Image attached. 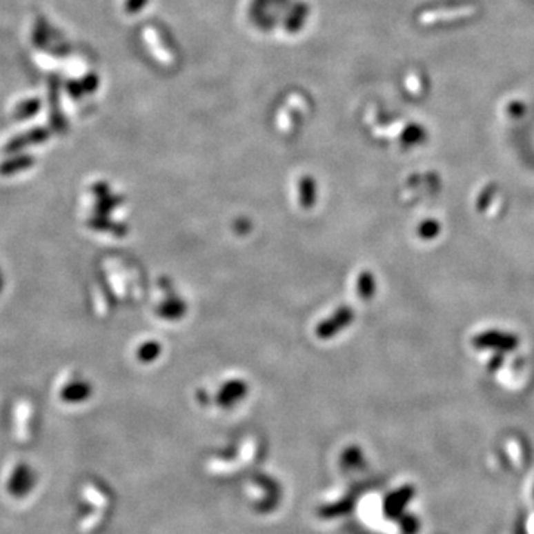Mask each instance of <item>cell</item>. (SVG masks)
I'll use <instances>...</instances> for the list:
<instances>
[{"instance_id": "6da1fadb", "label": "cell", "mask_w": 534, "mask_h": 534, "mask_svg": "<svg viewBox=\"0 0 534 534\" xmlns=\"http://www.w3.org/2000/svg\"><path fill=\"white\" fill-rule=\"evenodd\" d=\"M36 475L26 463H18L6 482V490L15 499L26 497L34 488Z\"/></svg>"}, {"instance_id": "7a4b0ae2", "label": "cell", "mask_w": 534, "mask_h": 534, "mask_svg": "<svg viewBox=\"0 0 534 534\" xmlns=\"http://www.w3.org/2000/svg\"><path fill=\"white\" fill-rule=\"evenodd\" d=\"M473 346L478 349L513 350L518 346L517 335L504 331H484L473 339Z\"/></svg>"}, {"instance_id": "3957f363", "label": "cell", "mask_w": 534, "mask_h": 534, "mask_svg": "<svg viewBox=\"0 0 534 534\" xmlns=\"http://www.w3.org/2000/svg\"><path fill=\"white\" fill-rule=\"evenodd\" d=\"M88 388L85 384H70L63 390L61 398L67 402H76V401H82L88 397Z\"/></svg>"}, {"instance_id": "277c9868", "label": "cell", "mask_w": 534, "mask_h": 534, "mask_svg": "<svg viewBox=\"0 0 534 534\" xmlns=\"http://www.w3.org/2000/svg\"><path fill=\"white\" fill-rule=\"evenodd\" d=\"M30 164H32V159H28V157H19V159H17V161H9V162L3 164L2 166H0V172H2L3 175L14 174L19 170H24V168H27Z\"/></svg>"}, {"instance_id": "5b68a950", "label": "cell", "mask_w": 534, "mask_h": 534, "mask_svg": "<svg viewBox=\"0 0 534 534\" xmlns=\"http://www.w3.org/2000/svg\"><path fill=\"white\" fill-rule=\"evenodd\" d=\"M439 230H441V227H439L438 223L428 221V223H424V224L422 226L420 233H422L424 237H429V239H431V237H433L435 235H438Z\"/></svg>"}]
</instances>
